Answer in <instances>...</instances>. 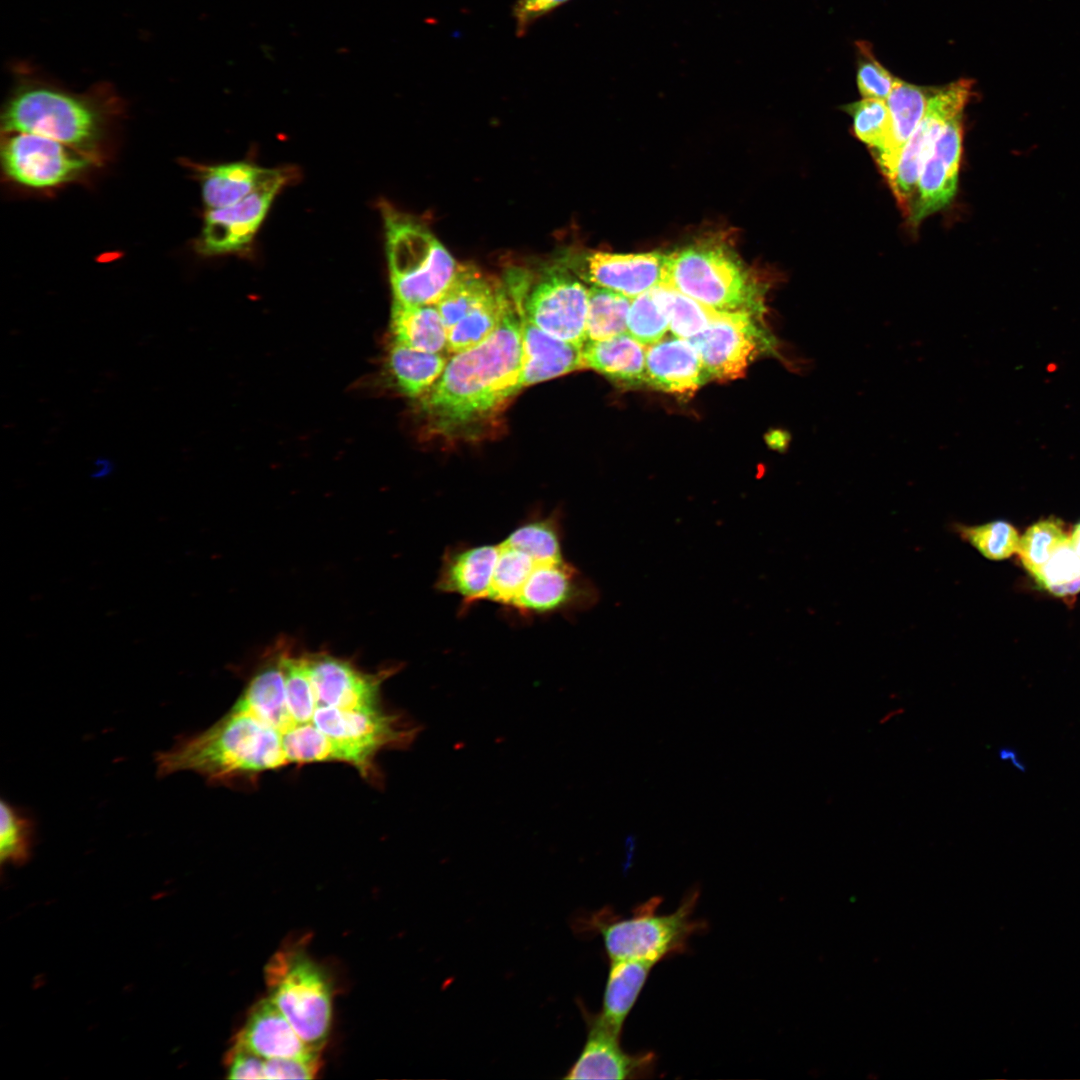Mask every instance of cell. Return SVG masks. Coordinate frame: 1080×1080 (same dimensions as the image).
<instances>
[{
    "instance_id": "ffe728a7",
    "label": "cell",
    "mask_w": 1080,
    "mask_h": 1080,
    "mask_svg": "<svg viewBox=\"0 0 1080 1080\" xmlns=\"http://www.w3.org/2000/svg\"><path fill=\"white\" fill-rule=\"evenodd\" d=\"M521 314L522 387L584 368L582 347L542 331Z\"/></svg>"
},
{
    "instance_id": "e575fe53",
    "label": "cell",
    "mask_w": 1080,
    "mask_h": 1080,
    "mask_svg": "<svg viewBox=\"0 0 1080 1080\" xmlns=\"http://www.w3.org/2000/svg\"><path fill=\"white\" fill-rule=\"evenodd\" d=\"M1068 536L1059 520L1046 519L1029 527L1020 538L1018 552L1029 573L1035 577L1053 552Z\"/></svg>"
},
{
    "instance_id": "f1b7e54d",
    "label": "cell",
    "mask_w": 1080,
    "mask_h": 1080,
    "mask_svg": "<svg viewBox=\"0 0 1080 1080\" xmlns=\"http://www.w3.org/2000/svg\"><path fill=\"white\" fill-rule=\"evenodd\" d=\"M500 284L473 265H459L457 274L436 304L447 329L462 319Z\"/></svg>"
},
{
    "instance_id": "4fadbf2b",
    "label": "cell",
    "mask_w": 1080,
    "mask_h": 1080,
    "mask_svg": "<svg viewBox=\"0 0 1080 1080\" xmlns=\"http://www.w3.org/2000/svg\"><path fill=\"white\" fill-rule=\"evenodd\" d=\"M599 599L596 586L564 559L537 563L508 608L529 618L579 612Z\"/></svg>"
},
{
    "instance_id": "7a4b0ae2",
    "label": "cell",
    "mask_w": 1080,
    "mask_h": 1080,
    "mask_svg": "<svg viewBox=\"0 0 1080 1080\" xmlns=\"http://www.w3.org/2000/svg\"><path fill=\"white\" fill-rule=\"evenodd\" d=\"M521 369V315L513 304L487 339L452 355L419 399L426 432L448 440L480 435L523 388Z\"/></svg>"
},
{
    "instance_id": "5bb4252c",
    "label": "cell",
    "mask_w": 1080,
    "mask_h": 1080,
    "mask_svg": "<svg viewBox=\"0 0 1080 1080\" xmlns=\"http://www.w3.org/2000/svg\"><path fill=\"white\" fill-rule=\"evenodd\" d=\"M667 263L668 254L658 251L630 254L592 251L576 256L569 266L592 286L633 299L665 285Z\"/></svg>"
},
{
    "instance_id": "d6a6232c",
    "label": "cell",
    "mask_w": 1080,
    "mask_h": 1080,
    "mask_svg": "<svg viewBox=\"0 0 1080 1080\" xmlns=\"http://www.w3.org/2000/svg\"><path fill=\"white\" fill-rule=\"evenodd\" d=\"M953 531L990 560H1003L1018 552L1020 538L1016 529L1003 520L980 525L955 523Z\"/></svg>"
},
{
    "instance_id": "4dcf8cb0",
    "label": "cell",
    "mask_w": 1080,
    "mask_h": 1080,
    "mask_svg": "<svg viewBox=\"0 0 1080 1080\" xmlns=\"http://www.w3.org/2000/svg\"><path fill=\"white\" fill-rule=\"evenodd\" d=\"M651 292L668 318L669 331L676 337L690 339L696 336L718 312L668 285L657 286Z\"/></svg>"
},
{
    "instance_id": "60d3db41",
    "label": "cell",
    "mask_w": 1080,
    "mask_h": 1080,
    "mask_svg": "<svg viewBox=\"0 0 1080 1080\" xmlns=\"http://www.w3.org/2000/svg\"><path fill=\"white\" fill-rule=\"evenodd\" d=\"M321 1066V1057L265 1059V1079H312Z\"/></svg>"
},
{
    "instance_id": "44dd1931",
    "label": "cell",
    "mask_w": 1080,
    "mask_h": 1080,
    "mask_svg": "<svg viewBox=\"0 0 1080 1080\" xmlns=\"http://www.w3.org/2000/svg\"><path fill=\"white\" fill-rule=\"evenodd\" d=\"M932 89L897 79L887 98L890 131L884 146L872 155L885 179L894 170L904 145L924 116Z\"/></svg>"
},
{
    "instance_id": "83f0119b",
    "label": "cell",
    "mask_w": 1080,
    "mask_h": 1080,
    "mask_svg": "<svg viewBox=\"0 0 1080 1080\" xmlns=\"http://www.w3.org/2000/svg\"><path fill=\"white\" fill-rule=\"evenodd\" d=\"M561 512L533 513L503 541L528 554L536 563L562 560Z\"/></svg>"
},
{
    "instance_id": "b9f144b4",
    "label": "cell",
    "mask_w": 1080,
    "mask_h": 1080,
    "mask_svg": "<svg viewBox=\"0 0 1080 1080\" xmlns=\"http://www.w3.org/2000/svg\"><path fill=\"white\" fill-rule=\"evenodd\" d=\"M568 1L570 0H516L513 4L512 15L517 36L525 35L536 21Z\"/></svg>"
},
{
    "instance_id": "836d02e7",
    "label": "cell",
    "mask_w": 1080,
    "mask_h": 1080,
    "mask_svg": "<svg viewBox=\"0 0 1080 1080\" xmlns=\"http://www.w3.org/2000/svg\"><path fill=\"white\" fill-rule=\"evenodd\" d=\"M842 109L852 118L854 135L866 144L871 155L878 152L884 146L891 127L886 101L862 98L844 105Z\"/></svg>"
},
{
    "instance_id": "d6986e66",
    "label": "cell",
    "mask_w": 1080,
    "mask_h": 1080,
    "mask_svg": "<svg viewBox=\"0 0 1080 1080\" xmlns=\"http://www.w3.org/2000/svg\"><path fill=\"white\" fill-rule=\"evenodd\" d=\"M708 380L698 352L689 339L674 336L647 347L645 384L648 386L688 396Z\"/></svg>"
},
{
    "instance_id": "ee69618b",
    "label": "cell",
    "mask_w": 1080,
    "mask_h": 1080,
    "mask_svg": "<svg viewBox=\"0 0 1080 1080\" xmlns=\"http://www.w3.org/2000/svg\"><path fill=\"white\" fill-rule=\"evenodd\" d=\"M1070 544L1080 556V522L1074 527L1071 536L1069 537Z\"/></svg>"
},
{
    "instance_id": "5b68a950",
    "label": "cell",
    "mask_w": 1080,
    "mask_h": 1080,
    "mask_svg": "<svg viewBox=\"0 0 1080 1080\" xmlns=\"http://www.w3.org/2000/svg\"><path fill=\"white\" fill-rule=\"evenodd\" d=\"M22 73L3 111L5 131L32 133L77 149L94 144L101 122L97 100Z\"/></svg>"
},
{
    "instance_id": "277c9868",
    "label": "cell",
    "mask_w": 1080,
    "mask_h": 1080,
    "mask_svg": "<svg viewBox=\"0 0 1080 1080\" xmlns=\"http://www.w3.org/2000/svg\"><path fill=\"white\" fill-rule=\"evenodd\" d=\"M383 212L393 300L436 305L459 265L425 225L390 207Z\"/></svg>"
},
{
    "instance_id": "2e32d148",
    "label": "cell",
    "mask_w": 1080,
    "mask_h": 1080,
    "mask_svg": "<svg viewBox=\"0 0 1080 1080\" xmlns=\"http://www.w3.org/2000/svg\"><path fill=\"white\" fill-rule=\"evenodd\" d=\"M588 1034L585 1044L564 1079H644L653 1076L656 1055L651 1051L628 1053L620 1044L621 1035L603 1025L595 1015H585Z\"/></svg>"
},
{
    "instance_id": "30bf717a",
    "label": "cell",
    "mask_w": 1080,
    "mask_h": 1080,
    "mask_svg": "<svg viewBox=\"0 0 1080 1080\" xmlns=\"http://www.w3.org/2000/svg\"><path fill=\"white\" fill-rule=\"evenodd\" d=\"M1 148L2 163L14 181L33 188L69 182L83 173L91 160L77 148L44 136L6 131Z\"/></svg>"
},
{
    "instance_id": "ab89813d",
    "label": "cell",
    "mask_w": 1080,
    "mask_h": 1080,
    "mask_svg": "<svg viewBox=\"0 0 1080 1080\" xmlns=\"http://www.w3.org/2000/svg\"><path fill=\"white\" fill-rule=\"evenodd\" d=\"M225 1065L229 1079H265V1059L236 1041L226 1053Z\"/></svg>"
},
{
    "instance_id": "e0dca14e",
    "label": "cell",
    "mask_w": 1080,
    "mask_h": 1080,
    "mask_svg": "<svg viewBox=\"0 0 1080 1080\" xmlns=\"http://www.w3.org/2000/svg\"><path fill=\"white\" fill-rule=\"evenodd\" d=\"M499 551V544L447 547L441 559L436 589L458 595L463 612L477 602L488 600Z\"/></svg>"
},
{
    "instance_id": "f546056e",
    "label": "cell",
    "mask_w": 1080,
    "mask_h": 1080,
    "mask_svg": "<svg viewBox=\"0 0 1080 1080\" xmlns=\"http://www.w3.org/2000/svg\"><path fill=\"white\" fill-rule=\"evenodd\" d=\"M631 300L609 289L597 286L588 288L586 341L603 340L625 333Z\"/></svg>"
},
{
    "instance_id": "74e56055",
    "label": "cell",
    "mask_w": 1080,
    "mask_h": 1080,
    "mask_svg": "<svg viewBox=\"0 0 1080 1080\" xmlns=\"http://www.w3.org/2000/svg\"><path fill=\"white\" fill-rule=\"evenodd\" d=\"M0 823L1 862L24 863L29 858L31 850L33 832L31 820L2 800Z\"/></svg>"
},
{
    "instance_id": "603a6c76",
    "label": "cell",
    "mask_w": 1080,
    "mask_h": 1080,
    "mask_svg": "<svg viewBox=\"0 0 1080 1080\" xmlns=\"http://www.w3.org/2000/svg\"><path fill=\"white\" fill-rule=\"evenodd\" d=\"M654 966V962L646 960L610 961L602 1009L595 1015L603 1025L619 1035L622 1034L625 1020Z\"/></svg>"
},
{
    "instance_id": "ac0fdd59",
    "label": "cell",
    "mask_w": 1080,
    "mask_h": 1080,
    "mask_svg": "<svg viewBox=\"0 0 1080 1080\" xmlns=\"http://www.w3.org/2000/svg\"><path fill=\"white\" fill-rule=\"evenodd\" d=\"M234 1041L264 1059L321 1057V1050L306 1043L268 997L251 1007Z\"/></svg>"
},
{
    "instance_id": "484cf974",
    "label": "cell",
    "mask_w": 1080,
    "mask_h": 1080,
    "mask_svg": "<svg viewBox=\"0 0 1080 1080\" xmlns=\"http://www.w3.org/2000/svg\"><path fill=\"white\" fill-rule=\"evenodd\" d=\"M271 170L248 162L207 167L202 177L204 203L209 209L234 205L255 190Z\"/></svg>"
},
{
    "instance_id": "f35d334b",
    "label": "cell",
    "mask_w": 1080,
    "mask_h": 1080,
    "mask_svg": "<svg viewBox=\"0 0 1080 1080\" xmlns=\"http://www.w3.org/2000/svg\"><path fill=\"white\" fill-rule=\"evenodd\" d=\"M856 81L863 98L886 101L898 78L893 76L875 57L872 45L857 41Z\"/></svg>"
},
{
    "instance_id": "cb8c5ba5",
    "label": "cell",
    "mask_w": 1080,
    "mask_h": 1080,
    "mask_svg": "<svg viewBox=\"0 0 1080 1080\" xmlns=\"http://www.w3.org/2000/svg\"><path fill=\"white\" fill-rule=\"evenodd\" d=\"M390 328L393 342L421 351L448 352V329L436 305L393 300Z\"/></svg>"
},
{
    "instance_id": "6da1fadb",
    "label": "cell",
    "mask_w": 1080,
    "mask_h": 1080,
    "mask_svg": "<svg viewBox=\"0 0 1080 1080\" xmlns=\"http://www.w3.org/2000/svg\"><path fill=\"white\" fill-rule=\"evenodd\" d=\"M282 672L258 684L243 712L269 756L282 768L321 762L350 765L374 719L373 708L346 703L312 676L308 653L280 640Z\"/></svg>"
},
{
    "instance_id": "9c48e42d",
    "label": "cell",
    "mask_w": 1080,
    "mask_h": 1080,
    "mask_svg": "<svg viewBox=\"0 0 1080 1080\" xmlns=\"http://www.w3.org/2000/svg\"><path fill=\"white\" fill-rule=\"evenodd\" d=\"M521 313L547 334L583 347L588 288L566 266L549 268L524 294Z\"/></svg>"
},
{
    "instance_id": "7402d4cb",
    "label": "cell",
    "mask_w": 1080,
    "mask_h": 1080,
    "mask_svg": "<svg viewBox=\"0 0 1080 1080\" xmlns=\"http://www.w3.org/2000/svg\"><path fill=\"white\" fill-rule=\"evenodd\" d=\"M647 347L627 332L611 338L586 341L582 347L584 368L623 384H645Z\"/></svg>"
},
{
    "instance_id": "9a60e30c",
    "label": "cell",
    "mask_w": 1080,
    "mask_h": 1080,
    "mask_svg": "<svg viewBox=\"0 0 1080 1080\" xmlns=\"http://www.w3.org/2000/svg\"><path fill=\"white\" fill-rule=\"evenodd\" d=\"M963 128L961 113L946 123L936 140L922 168L907 216L911 226L917 227L953 200L958 186Z\"/></svg>"
},
{
    "instance_id": "d4e9b609",
    "label": "cell",
    "mask_w": 1080,
    "mask_h": 1080,
    "mask_svg": "<svg viewBox=\"0 0 1080 1080\" xmlns=\"http://www.w3.org/2000/svg\"><path fill=\"white\" fill-rule=\"evenodd\" d=\"M447 362L444 353L421 351L393 342L386 368L401 394L419 400L438 381Z\"/></svg>"
},
{
    "instance_id": "8992f818",
    "label": "cell",
    "mask_w": 1080,
    "mask_h": 1080,
    "mask_svg": "<svg viewBox=\"0 0 1080 1080\" xmlns=\"http://www.w3.org/2000/svg\"><path fill=\"white\" fill-rule=\"evenodd\" d=\"M268 998L300 1037L322 1049L332 1021V984L325 970L303 944H285L264 968Z\"/></svg>"
},
{
    "instance_id": "4316f807",
    "label": "cell",
    "mask_w": 1080,
    "mask_h": 1080,
    "mask_svg": "<svg viewBox=\"0 0 1080 1080\" xmlns=\"http://www.w3.org/2000/svg\"><path fill=\"white\" fill-rule=\"evenodd\" d=\"M512 305L505 288L499 285L448 329L447 351L454 354L483 342L498 328Z\"/></svg>"
},
{
    "instance_id": "52a82bcc",
    "label": "cell",
    "mask_w": 1080,
    "mask_h": 1080,
    "mask_svg": "<svg viewBox=\"0 0 1080 1080\" xmlns=\"http://www.w3.org/2000/svg\"><path fill=\"white\" fill-rule=\"evenodd\" d=\"M699 893L691 891L672 913L659 914L660 897L639 905L629 918H608L597 914L592 922L602 937L610 961H659L683 952L688 939L704 928L693 918Z\"/></svg>"
},
{
    "instance_id": "3957f363",
    "label": "cell",
    "mask_w": 1080,
    "mask_h": 1080,
    "mask_svg": "<svg viewBox=\"0 0 1080 1080\" xmlns=\"http://www.w3.org/2000/svg\"><path fill=\"white\" fill-rule=\"evenodd\" d=\"M717 311H763V291L735 252L707 240L668 254L666 283Z\"/></svg>"
},
{
    "instance_id": "7c38bea8",
    "label": "cell",
    "mask_w": 1080,
    "mask_h": 1080,
    "mask_svg": "<svg viewBox=\"0 0 1080 1080\" xmlns=\"http://www.w3.org/2000/svg\"><path fill=\"white\" fill-rule=\"evenodd\" d=\"M747 312L718 311L712 322L689 339L710 379L733 380L744 376L767 335Z\"/></svg>"
},
{
    "instance_id": "8fae6325",
    "label": "cell",
    "mask_w": 1080,
    "mask_h": 1080,
    "mask_svg": "<svg viewBox=\"0 0 1080 1080\" xmlns=\"http://www.w3.org/2000/svg\"><path fill=\"white\" fill-rule=\"evenodd\" d=\"M294 176L287 168H272L268 177L234 205L209 209L196 248L203 255L240 251L252 241L278 192Z\"/></svg>"
},
{
    "instance_id": "1f68e13d",
    "label": "cell",
    "mask_w": 1080,
    "mask_h": 1080,
    "mask_svg": "<svg viewBox=\"0 0 1080 1080\" xmlns=\"http://www.w3.org/2000/svg\"><path fill=\"white\" fill-rule=\"evenodd\" d=\"M499 546L488 600L509 607L537 563L525 552L503 542Z\"/></svg>"
},
{
    "instance_id": "7bdbcfd3",
    "label": "cell",
    "mask_w": 1080,
    "mask_h": 1080,
    "mask_svg": "<svg viewBox=\"0 0 1080 1080\" xmlns=\"http://www.w3.org/2000/svg\"><path fill=\"white\" fill-rule=\"evenodd\" d=\"M999 757H1000L1001 760L1010 761L1011 764L1015 768H1017V769H1019L1021 771L1025 770V765L1022 763V761L1018 757L1017 752L1015 750H1013L1012 748H1010V747L1001 748L999 750Z\"/></svg>"
},
{
    "instance_id": "8d00e7d4",
    "label": "cell",
    "mask_w": 1080,
    "mask_h": 1080,
    "mask_svg": "<svg viewBox=\"0 0 1080 1080\" xmlns=\"http://www.w3.org/2000/svg\"><path fill=\"white\" fill-rule=\"evenodd\" d=\"M669 330L668 318L651 290L631 300L627 333L645 346L661 341Z\"/></svg>"
},
{
    "instance_id": "ba28073f",
    "label": "cell",
    "mask_w": 1080,
    "mask_h": 1080,
    "mask_svg": "<svg viewBox=\"0 0 1080 1080\" xmlns=\"http://www.w3.org/2000/svg\"><path fill=\"white\" fill-rule=\"evenodd\" d=\"M973 84L974 81L970 79H959L941 87H933L924 116L904 145L894 170L886 179L904 216L909 214L919 176L936 140L946 123L963 113L974 95Z\"/></svg>"
},
{
    "instance_id": "d590c367",
    "label": "cell",
    "mask_w": 1080,
    "mask_h": 1080,
    "mask_svg": "<svg viewBox=\"0 0 1080 1080\" xmlns=\"http://www.w3.org/2000/svg\"><path fill=\"white\" fill-rule=\"evenodd\" d=\"M1034 578L1043 588L1059 597L1080 592V556L1069 538L1053 552Z\"/></svg>"
}]
</instances>
